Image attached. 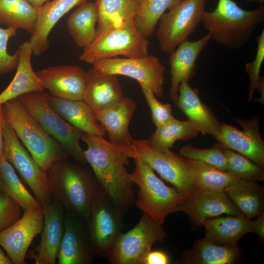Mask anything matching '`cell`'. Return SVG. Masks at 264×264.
<instances>
[{
	"mask_svg": "<svg viewBox=\"0 0 264 264\" xmlns=\"http://www.w3.org/2000/svg\"><path fill=\"white\" fill-rule=\"evenodd\" d=\"M81 139L88 147L84 150L87 163L111 200L124 214L134 202V184L126 169L134 154L132 144H114L104 136L83 132Z\"/></svg>",
	"mask_w": 264,
	"mask_h": 264,
	"instance_id": "1",
	"label": "cell"
},
{
	"mask_svg": "<svg viewBox=\"0 0 264 264\" xmlns=\"http://www.w3.org/2000/svg\"><path fill=\"white\" fill-rule=\"evenodd\" d=\"M85 165L63 159L54 163L47 173L53 199L87 223L101 185Z\"/></svg>",
	"mask_w": 264,
	"mask_h": 264,
	"instance_id": "2",
	"label": "cell"
},
{
	"mask_svg": "<svg viewBox=\"0 0 264 264\" xmlns=\"http://www.w3.org/2000/svg\"><path fill=\"white\" fill-rule=\"evenodd\" d=\"M264 20V5L246 10L233 0H218L213 11H205L201 22L211 39L222 47L236 49L248 41Z\"/></svg>",
	"mask_w": 264,
	"mask_h": 264,
	"instance_id": "3",
	"label": "cell"
},
{
	"mask_svg": "<svg viewBox=\"0 0 264 264\" xmlns=\"http://www.w3.org/2000/svg\"><path fill=\"white\" fill-rule=\"evenodd\" d=\"M5 121L39 166L47 172L55 162L71 156L64 147L30 115L17 98L2 104Z\"/></svg>",
	"mask_w": 264,
	"mask_h": 264,
	"instance_id": "4",
	"label": "cell"
},
{
	"mask_svg": "<svg viewBox=\"0 0 264 264\" xmlns=\"http://www.w3.org/2000/svg\"><path fill=\"white\" fill-rule=\"evenodd\" d=\"M134 160L135 168L130 178L138 188L135 205L143 214L163 225L169 214L180 211L186 197L176 188L167 186L140 159Z\"/></svg>",
	"mask_w": 264,
	"mask_h": 264,
	"instance_id": "5",
	"label": "cell"
},
{
	"mask_svg": "<svg viewBox=\"0 0 264 264\" xmlns=\"http://www.w3.org/2000/svg\"><path fill=\"white\" fill-rule=\"evenodd\" d=\"M48 95L44 91H33L17 98L43 128L64 147L75 161L86 165L87 162L80 143L83 132L53 110L49 103Z\"/></svg>",
	"mask_w": 264,
	"mask_h": 264,
	"instance_id": "6",
	"label": "cell"
},
{
	"mask_svg": "<svg viewBox=\"0 0 264 264\" xmlns=\"http://www.w3.org/2000/svg\"><path fill=\"white\" fill-rule=\"evenodd\" d=\"M149 42L134 21L98 34L84 48L79 59L91 64L98 60L123 56L127 58L149 55Z\"/></svg>",
	"mask_w": 264,
	"mask_h": 264,
	"instance_id": "7",
	"label": "cell"
},
{
	"mask_svg": "<svg viewBox=\"0 0 264 264\" xmlns=\"http://www.w3.org/2000/svg\"><path fill=\"white\" fill-rule=\"evenodd\" d=\"M166 237L162 225L143 214L132 229L119 234L107 259L110 264H144L153 245Z\"/></svg>",
	"mask_w": 264,
	"mask_h": 264,
	"instance_id": "8",
	"label": "cell"
},
{
	"mask_svg": "<svg viewBox=\"0 0 264 264\" xmlns=\"http://www.w3.org/2000/svg\"><path fill=\"white\" fill-rule=\"evenodd\" d=\"M208 0H181L161 17L156 31L161 50L171 54L202 22Z\"/></svg>",
	"mask_w": 264,
	"mask_h": 264,
	"instance_id": "9",
	"label": "cell"
},
{
	"mask_svg": "<svg viewBox=\"0 0 264 264\" xmlns=\"http://www.w3.org/2000/svg\"><path fill=\"white\" fill-rule=\"evenodd\" d=\"M124 214L101 186L87 222L95 257L107 259L115 240L121 232Z\"/></svg>",
	"mask_w": 264,
	"mask_h": 264,
	"instance_id": "10",
	"label": "cell"
},
{
	"mask_svg": "<svg viewBox=\"0 0 264 264\" xmlns=\"http://www.w3.org/2000/svg\"><path fill=\"white\" fill-rule=\"evenodd\" d=\"M3 136L4 155L31 189L35 197L43 205L53 200L47 172L37 163L5 120Z\"/></svg>",
	"mask_w": 264,
	"mask_h": 264,
	"instance_id": "11",
	"label": "cell"
},
{
	"mask_svg": "<svg viewBox=\"0 0 264 264\" xmlns=\"http://www.w3.org/2000/svg\"><path fill=\"white\" fill-rule=\"evenodd\" d=\"M91 65L105 73L132 78L147 86L156 97L163 96L165 67L154 55L111 58L98 60Z\"/></svg>",
	"mask_w": 264,
	"mask_h": 264,
	"instance_id": "12",
	"label": "cell"
},
{
	"mask_svg": "<svg viewBox=\"0 0 264 264\" xmlns=\"http://www.w3.org/2000/svg\"><path fill=\"white\" fill-rule=\"evenodd\" d=\"M132 145L134 151L133 159H140L186 197L194 190L181 155L170 149L156 150L146 139H133Z\"/></svg>",
	"mask_w": 264,
	"mask_h": 264,
	"instance_id": "13",
	"label": "cell"
},
{
	"mask_svg": "<svg viewBox=\"0 0 264 264\" xmlns=\"http://www.w3.org/2000/svg\"><path fill=\"white\" fill-rule=\"evenodd\" d=\"M44 224L43 207L23 211L21 218L0 232V246L13 264H25L28 248L34 238L41 233Z\"/></svg>",
	"mask_w": 264,
	"mask_h": 264,
	"instance_id": "14",
	"label": "cell"
},
{
	"mask_svg": "<svg viewBox=\"0 0 264 264\" xmlns=\"http://www.w3.org/2000/svg\"><path fill=\"white\" fill-rule=\"evenodd\" d=\"M243 128L222 123L215 138L224 148L235 151L257 165L264 166V141L259 131V120L254 117L250 120L235 118Z\"/></svg>",
	"mask_w": 264,
	"mask_h": 264,
	"instance_id": "15",
	"label": "cell"
},
{
	"mask_svg": "<svg viewBox=\"0 0 264 264\" xmlns=\"http://www.w3.org/2000/svg\"><path fill=\"white\" fill-rule=\"evenodd\" d=\"M180 211L188 216L195 229L201 226L207 218L242 215L224 191L211 190L192 191L180 204Z\"/></svg>",
	"mask_w": 264,
	"mask_h": 264,
	"instance_id": "16",
	"label": "cell"
},
{
	"mask_svg": "<svg viewBox=\"0 0 264 264\" xmlns=\"http://www.w3.org/2000/svg\"><path fill=\"white\" fill-rule=\"evenodd\" d=\"M94 255L87 223L65 211L64 231L57 255L59 264H90Z\"/></svg>",
	"mask_w": 264,
	"mask_h": 264,
	"instance_id": "17",
	"label": "cell"
},
{
	"mask_svg": "<svg viewBox=\"0 0 264 264\" xmlns=\"http://www.w3.org/2000/svg\"><path fill=\"white\" fill-rule=\"evenodd\" d=\"M43 211L41 240L30 258L36 264H55L64 231L65 211L54 200L43 204Z\"/></svg>",
	"mask_w": 264,
	"mask_h": 264,
	"instance_id": "18",
	"label": "cell"
},
{
	"mask_svg": "<svg viewBox=\"0 0 264 264\" xmlns=\"http://www.w3.org/2000/svg\"><path fill=\"white\" fill-rule=\"evenodd\" d=\"M44 88L52 96L83 100L86 71L81 67L66 65L51 66L36 72Z\"/></svg>",
	"mask_w": 264,
	"mask_h": 264,
	"instance_id": "19",
	"label": "cell"
},
{
	"mask_svg": "<svg viewBox=\"0 0 264 264\" xmlns=\"http://www.w3.org/2000/svg\"><path fill=\"white\" fill-rule=\"evenodd\" d=\"M124 96L118 75L94 67L86 72L83 100L96 114L121 101Z\"/></svg>",
	"mask_w": 264,
	"mask_h": 264,
	"instance_id": "20",
	"label": "cell"
},
{
	"mask_svg": "<svg viewBox=\"0 0 264 264\" xmlns=\"http://www.w3.org/2000/svg\"><path fill=\"white\" fill-rule=\"evenodd\" d=\"M211 39L208 34L200 39L192 42L188 39L181 43L171 53L169 58L171 87L169 94L176 105L178 90L182 82H189L196 74L197 60Z\"/></svg>",
	"mask_w": 264,
	"mask_h": 264,
	"instance_id": "21",
	"label": "cell"
},
{
	"mask_svg": "<svg viewBox=\"0 0 264 264\" xmlns=\"http://www.w3.org/2000/svg\"><path fill=\"white\" fill-rule=\"evenodd\" d=\"M87 0H52L38 9L34 32L29 40L33 54L40 56L49 48V35L61 18Z\"/></svg>",
	"mask_w": 264,
	"mask_h": 264,
	"instance_id": "22",
	"label": "cell"
},
{
	"mask_svg": "<svg viewBox=\"0 0 264 264\" xmlns=\"http://www.w3.org/2000/svg\"><path fill=\"white\" fill-rule=\"evenodd\" d=\"M176 105L202 134H209L215 138L219 134L222 123L202 102L197 90L191 87L188 82L180 84Z\"/></svg>",
	"mask_w": 264,
	"mask_h": 264,
	"instance_id": "23",
	"label": "cell"
},
{
	"mask_svg": "<svg viewBox=\"0 0 264 264\" xmlns=\"http://www.w3.org/2000/svg\"><path fill=\"white\" fill-rule=\"evenodd\" d=\"M136 107L133 99L124 97L115 106L95 114L97 121L108 133L110 142L121 145L132 144L133 138L129 132V125Z\"/></svg>",
	"mask_w": 264,
	"mask_h": 264,
	"instance_id": "24",
	"label": "cell"
},
{
	"mask_svg": "<svg viewBox=\"0 0 264 264\" xmlns=\"http://www.w3.org/2000/svg\"><path fill=\"white\" fill-rule=\"evenodd\" d=\"M18 49L19 62L17 71L11 82L0 93V105L28 92L44 90L42 81L32 66L33 52L29 41L23 42Z\"/></svg>",
	"mask_w": 264,
	"mask_h": 264,
	"instance_id": "25",
	"label": "cell"
},
{
	"mask_svg": "<svg viewBox=\"0 0 264 264\" xmlns=\"http://www.w3.org/2000/svg\"><path fill=\"white\" fill-rule=\"evenodd\" d=\"M205 239L218 245L237 247V243L246 233H253V220L242 215L216 217L206 219Z\"/></svg>",
	"mask_w": 264,
	"mask_h": 264,
	"instance_id": "26",
	"label": "cell"
},
{
	"mask_svg": "<svg viewBox=\"0 0 264 264\" xmlns=\"http://www.w3.org/2000/svg\"><path fill=\"white\" fill-rule=\"evenodd\" d=\"M51 107L68 123L83 132L104 136L103 127L97 121L94 112L84 100L57 97L49 93Z\"/></svg>",
	"mask_w": 264,
	"mask_h": 264,
	"instance_id": "27",
	"label": "cell"
},
{
	"mask_svg": "<svg viewBox=\"0 0 264 264\" xmlns=\"http://www.w3.org/2000/svg\"><path fill=\"white\" fill-rule=\"evenodd\" d=\"M242 258L237 247L215 244L205 238L196 241L193 247L183 253L176 264H235Z\"/></svg>",
	"mask_w": 264,
	"mask_h": 264,
	"instance_id": "28",
	"label": "cell"
},
{
	"mask_svg": "<svg viewBox=\"0 0 264 264\" xmlns=\"http://www.w3.org/2000/svg\"><path fill=\"white\" fill-rule=\"evenodd\" d=\"M224 192L245 218L251 220L264 213V189L257 181L242 178L228 186Z\"/></svg>",
	"mask_w": 264,
	"mask_h": 264,
	"instance_id": "29",
	"label": "cell"
},
{
	"mask_svg": "<svg viewBox=\"0 0 264 264\" xmlns=\"http://www.w3.org/2000/svg\"><path fill=\"white\" fill-rule=\"evenodd\" d=\"M98 11L95 2L85 1L78 5L67 20V29L76 45L85 48L98 35Z\"/></svg>",
	"mask_w": 264,
	"mask_h": 264,
	"instance_id": "30",
	"label": "cell"
},
{
	"mask_svg": "<svg viewBox=\"0 0 264 264\" xmlns=\"http://www.w3.org/2000/svg\"><path fill=\"white\" fill-rule=\"evenodd\" d=\"M182 162L194 190L224 191L228 186L242 179L201 161L182 156Z\"/></svg>",
	"mask_w": 264,
	"mask_h": 264,
	"instance_id": "31",
	"label": "cell"
},
{
	"mask_svg": "<svg viewBox=\"0 0 264 264\" xmlns=\"http://www.w3.org/2000/svg\"><path fill=\"white\" fill-rule=\"evenodd\" d=\"M95 3L98 11V34L134 21L136 0H96Z\"/></svg>",
	"mask_w": 264,
	"mask_h": 264,
	"instance_id": "32",
	"label": "cell"
},
{
	"mask_svg": "<svg viewBox=\"0 0 264 264\" xmlns=\"http://www.w3.org/2000/svg\"><path fill=\"white\" fill-rule=\"evenodd\" d=\"M37 11L38 9L28 0H0V24L32 34L35 28Z\"/></svg>",
	"mask_w": 264,
	"mask_h": 264,
	"instance_id": "33",
	"label": "cell"
},
{
	"mask_svg": "<svg viewBox=\"0 0 264 264\" xmlns=\"http://www.w3.org/2000/svg\"><path fill=\"white\" fill-rule=\"evenodd\" d=\"M200 132L190 120L180 121L175 118L164 125L156 127L148 140L149 145L158 151L170 149L177 140L188 141Z\"/></svg>",
	"mask_w": 264,
	"mask_h": 264,
	"instance_id": "34",
	"label": "cell"
},
{
	"mask_svg": "<svg viewBox=\"0 0 264 264\" xmlns=\"http://www.w3.org/2000/svg\"><path fill=\"white\" fill-rule=\"evenodd\" d=\"M181 0H136L137 10L134 22L142 34L147 39L166 10H170Z\"/></svg>",
	"mask_w": 264,
	"mask_h": 264,
	"instance_id": "35",
	"label": "cell"
},
{
	"mask_svg": "<svg viewBox=\"0 0 264 264\" xmlns=\"http://www.w3.org/2000/svg\"><path fill=\"white\" fill-rule=\"evenodd\" d=\"M0 178L9 191L10 197L19 204L23 211L43 207V205L25 188L13 166L4 154L0 159Z\"/></svg>",
	"mask_w": 264,
	"mask_h": 264,
	"instance_id": "36",
	"label": "cell"
},
{
	"mask_svg": "<svg viewBox=\"0 0 264 264\" xmlns=\"http://www.w3.org/2000/svg\"><path fill=\"white\" fill-rule=\"evenodd\" d=\"M227 161L226 172L233 176L252 181L264 180V168L246 157L228 148H224Z\"/></svg>",
	"mask_w": 264,
	"mask_h": 264,
	"instance_id": "37",
	"label": "cell"
},
{
	"mask_svg": "<svg viewBox=\"0 0 264 264\" xmlns=\"http://www.w3.org/2000/svg\"><path fill=\"white\" fill-rule=\"evenodd\" d=\"M224 148L219 142L212 147L204 149L187 145L180 149V155L186 159L203 161L219 170L226 172L227 161Z\"/></svg>",
	"mask_w": 264,
	"mask_h": 264,
	"instance_id": "38",
	"label": "cell"
},
{
	"mask_svg": "<svg viewBox=\"0 0 264 264\" xmlns=\"http://www.w3.org/2000/svg\"><path fill=\"white\" fill-rule=\"evenodd\" d=\"M255 38L258 44L256 57L253 61L245 65L246 71L249 76L248 101L252 98L256 89L264 98V78L260 76V73L264 59V30Z\"/></svg>",
	"mask_w": 264,
	"mask_h": 264,
	"instance_id": "39",
	"label": "cell"
},
{
	"mask_svg": "<svg viewBox=\"0 0 264 264\" xmlns=\"http://www.w3.org/2000/svg\"><path fill=\"white\" fill-rule=\"evenodd\" d=\"M139 85L150 109L153 122L156 127H160L173 120L175 118L172 113L171 104L161 103L149 88L142 83Z\"/></svg>",
	"mask_w": 264,
	"mask_h": 264,
	"instance_id": "40",
	"label": "cell"
},
{
	"mask_svg": "<svg viewBox=\"0 0 264 264\" xmlns=\"http://www.w3.org/2000/svg\"><path fill=\"white\" fill-rule=\"evenodd\" d=\"M17 34V29L11 27L3 28L0 27V75H4L17 69L19 62L18 49L13 54L7 50V43L10 38Z\"/></svg>",
	"mask_w": 264,
	"mask_h": 264,
	"instance_id": "41",
	"label": "cell"
},
{
	"mask_svg": "<svg viewBox=\"0 0 264 264\" xmlns=\"http://www.w3.org/2000/svg\"><path fill=\"white\" fill-rule=\"evenodd\" d=\"M22 216L19 204L8 195L0 194V232L14 224Z\"/></svg>",
	"mask_w": 264,
	"mask_h": 264,
	"instance_id": "42",
	"label": "cell"
},
{
	"mask_svg": "<svg viewBox=\"0 0 264 264\" xmlns=\"http://www.w3.org/2000/svg\"><path fill=\"white\" fill-rule=\"evenodd\" d=\"M170 262L168 255L164 251L151 250L147 255L144 264H168Z\"/></svg>",
	"mask_w": 264,
	"mask_h": 264,
	"instance_id": "43",
	"label": "cell"
},
{
	"mask_svg": "<svg viewBox=\"0 0 264 264\" xmlns=\"http://www.w3.org/2000/svg\"><path fill=\"white\" fill-rule=\"evenodd\" d=\"M253 233L257 234L262 240H264V212L253 220Z\"/></svg>",
	"mask_w": 264,
	"mask_h": 264,
	"instance_id": "44",
	"label": "cell"
},
{
	"mask_svg": "<svg viewBox=\"0 0 264 264\" xmlns=\"http://www.w3.org/2000/svg\"><path fill=\"white\" fill-rule=\"evenodd\" d=\"M5 119L4 118L2 104L0 105V159L3 154L4 152V136L3 130Z\"/></svg>",
	"mask_w": 264,
	"mask_h": 264,
	"instance_id": "45",
	"label": "cell"
},
{
	"mask_svg": "<svg viewBox=\"0 0 264 264\" xmlns=\"http://www.w3.org/2000/svg\"><path fill=\"white\" fill-rule=\"evenodd\" d=\"M0 264H12L11 261L0 247Z\"/></svg>",
	"mask_w": 264,
	"mask_h": 264,
	"instance_id": "46",
	"label": "cell"
},
{
	"mask_svg": "<svg viewBox=\"0 0 264 264\" xmlns=\"http://www.w3.org/2000/svg\"><path fill=\"white\" fill-rule=\"evenodd\" d=\"M35 8L38 9L50 0H28Z\"/></svg>",
	"mask_w": 264,
	"mask_h": 264,
	"instance_id": "47",
	"label": "cell"
},
{
	"mask_svg": "<svg viewBox=\"0 0 264 264\" xmlns=\"http://www.w3.org/2000/svg\"><path fill=\"white\" fill-rule=\"evenodd\" d=\"M5 194L10 196L9 191L0 178V194Z\"/></svg>",
	"mask_w": 264,
	"mask_h": 264,
	"instance_id": "48",
	"label": "cell"
},
{
	"mask_svg": "<svg viewBox=\"0 0 264 264\" xmlns=\"http://www.w3.org/2000/svg\"><path fill=\"white\" fill-rule=\"evenodd\" d=\"M245 1L248 2H259L260 3H262L264 1V0H245Z\"/></svg>",
	"mask_w": 264,
	"mask_h": 264,
	"instance_id": "49",
	"label": "cell"
}]
</instances>
